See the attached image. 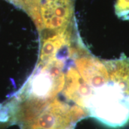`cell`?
I'll return each mask as SVG.
<instances>
[{"mask_svg":"<svg viewBox=\"0 0 129 129\" xmlns=\"http://www.w3.org/2000/svg\"><path fill=\"white\" fill-rule=\"evenodd\" d=\"M75 38L54 40L50 50L40 53L34 71L23 86L0 105V122L25 125L33 122L59 129H75L88 117L84 62L74 53Z\"/></svg>","mask_w":129,"mask_h":129,"instance_id":"obj_1","label":"cell"},{"mask_svg":"<svg viewBox=\"0 0 129 129\" xmlns=\"http://www.w3.org/2000/svg\"><path fill=\"white\" fill-rule=\"evenodd\" d=\"M84 107L88 117L113 128L129 124V57H96L88 78Z\"/></svg>","mask_w":129,"mask_h":129,"instance_id":"obj_2","label":"cell"},{"mask_svg":"<svg viewBox=\"0 0 129 129\" xmlns=\"http://www.w3.org/2000/svg\"><path fill=\"white\" fill-rule=\"evenodd\" d=\"M114 9L119 19L129 20V0H116Z\"/></svg>","mask_w":129,"mask_h":129,"instance_id":"obj_3","label":"cell"},{"mask_svg":"<svg viewBox=\"0 0 129 129\" xmlns=\"http://www.w3.org/2000/svg\"><path fill=\"white\" fill-rule=\"evenodd\" d=\"M20 129H25V128H20Z\"/></svg>","mask_w":129,"mask_h":129,"instance_id":"obj_4","label":"cell"}]
</instances>
